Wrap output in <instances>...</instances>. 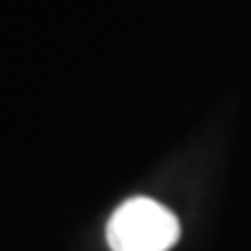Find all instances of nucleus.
<instances>
[{
  "instance_id": "obj_1",
  "label": "nucleus",
  "mask_w": 251,
  "mask_h": 251,
  "mask_svg": "<svg viewBox=\"0 0 251 251\" xmlns=\"http://www.w3.org/2000/svg\"><path fill=\"white\" fill-rule=\"evenodd\" d=\"M180 236V224L170 208L152 198H129L107 224L112 251H170Z\"/></svg>"
}]
</instances>
